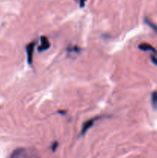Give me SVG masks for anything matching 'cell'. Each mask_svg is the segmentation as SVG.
Instances as JSON below:
<instances>
[{"label":"cell","instance_id":"obj_7","mask_svg":"<svg viewBox=\"0 0 157 158\" xmlns=\"http://www.w3.org/2000/svg\"><path fill=\"white\" fill-rule=\"evenodd\" d=\"M146 23H147V24L149 25V26H150V27L152 28V29H153V30L155 31V32H157V26H155V25H154L153 23H152L150 21H149V20H148V19H146Z\"/></svg>","mask_w":157,"mask_h":158},{"label":"cell","instance_id":"obj_4","mask_svg":"<svg viewBox=\"0 0 157 158\" xmlns=\"http://www.w3.org/2000/svg\"><path fill=\"white\" fill-rule=\"evenodd\" d=\"M40 40H41V44L38 46V51L39 52H41V51L42 52V51L46 50V49H48L50 47V43H49L47 37L42 36Z\"/></svg>","mask_w":157,"mask_h":158},{"label":"cell","instance_id":"obj_3","mask_svg":"<svg viewBox=\"0 0 157 158\" xmlns=\"http://www.w3.org/2000/svg\"><path fill=\"white\" fill-rule=\"evenodd\" d=\"M35 49V43H31L26 46V53H27V60L29 64H32L33 60V52Z\"/></svg>","mask_w":157,"mask_h":158},{"label":"cell","instance_id":"obj_9","mask_svg":"<svg viewBox=\"0 0 157 158\" xmlns=\"http://www.w3.org/2000/svg\"><path fill=\"white\" fill-rule=\"evenodd\" d=\"M77 1H78V3H79L80 7H83V6H85V3H86V0H77Z\"/></svg>","mask_w":157,"mask_h":158},{"label":"cell","instance_id":"obj_8","mask_svg":"<svg viewBox=\"0 0 157 158\" xmlns=\"http://www.w3.org/2000/svg\"><path fill=\"white\" fill-rule=\"evenodd\" d=\"M150 59H151V61L152 62V63H153V64H155V66H157V58H156V57H155V56L152 55V56H151Z\"/></svg>","mask_w":157,"mask_h":158},{"label":"cell","instance_id":"obj_6","mask_svg":"<svg viewBox=\"0 0 157 158\" xmlns=\"http://www.w3.org/2000/svg\"><path fill=\"white\" fill-rule=\"evenodd\" d=\"M151 103L153 109L157 110V91H154L151 95Z\"/></svg>","mask_w":157,"mask_h":158},{"label":"cell","instance_id":"obj_1","mask_svg":"<svg viewBox=\"0 0 157 158\" xmlns=\"http://www.w3.org/2000/svg\"><path fill=\"white\" fill-rule=\"evenodd\" d=\"M9 158H38V155L35 150L20 148L15 149Z\"/></svg>","mask_w":157,"mask_h":158},{"label":"cell","instance_id":"obj_5","mask_svg":"<svg viewBox=\"0 0 157 158\" xmlns=\"http://www.w3.org/2000/svg\"><path fill=\"white\" fill-rule=\"evenodd\" d=\"M139 49L140 50L150 51V52H154V53H157L156 49H155L153 46H151L150 44H149V43H142V44H140L139 46Z\"/></svg>","mask_w":157,"mask_h":158},{"label":"cell","instance_id":"obj_10","mask_svg":"<svg viewBox=\"0 0 157 158\" xmlns=\"http://www.w3.org/2000/svg\"><path fill=\"white\" fill-rule=\"evenodd\" d=\"M57 145H58V143L57 142H55V143H53V145L52 146V151H55V148H56Z\"/></svg>","mask_w":157,"mask_h":158},{"label":"cell","instance_id":"obj_2","mask_svg":"<svg viewBox=\"0 0 157 158\" xmlns=\"http://www.w3.org/2000/svg\"><path fill=\"white\" fill-rule=\"evenodd\" d=\"M99 118V117H94V118H92V119H90V120H87V121L85 122L83 125V127H82L81 133H80L81 136L85 135V134H86V133L87 132V131H89V130L90 129L92 126H93L94 123H95V120H98Z\"/></svg>","mask_w":157,"mask_h":158}]
</instances>
